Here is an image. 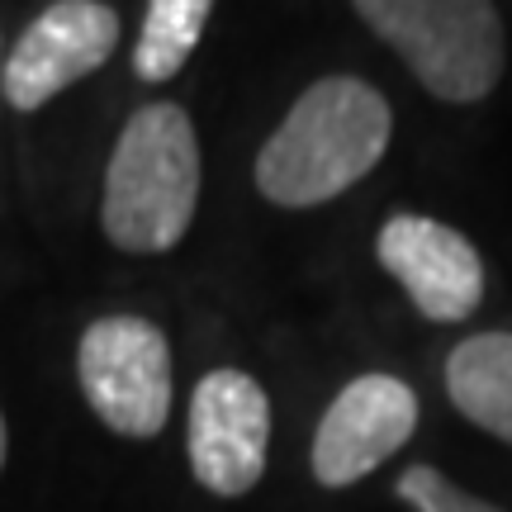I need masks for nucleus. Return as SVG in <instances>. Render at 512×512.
Masks as SVG:
<instances>
[{
    "mask_svg": "<svg viewBox=\"0 0 512 512\" xmlns=\"http://www.w3.org/2000/svg\"><path fill=\"white\" fill-rule=\"evenodd\" d=\"M200 209V138L181 105L157 100L128 114L105 166L100 228L128 256H162Z\"/></svg>",
    "mask_w": 512,
    "mask_h": 512,
    "instance_id": "nucleus-2",
    "label": "nucleus"
},
{
    "mask_svg": "<svg viewBox=\"0 0 512 512\" xmlns=\"http://www.w3.org/2000/svg\"><path fill=\"white\" fill-rule=\"evenodd\" d=\"M119 48V15L105 0H53L5 57V105L43 110L53 95L100 72Z\"/></svg>",
    "mask_w": 512,
    "mask_h": 512,
    "instance_id": "nucleus-7",
    "label": "nucleus"
},
{
    "mask_svg": "<svg viewBox=\"0 0 512 512\" xmlns=\"http://www.w3.org/2000/svg\"><path fill=\"white\" fill-rule=\"evenodd\" d=\"M0 100H5V57H0Z\"/></svg>",
    "mask_w": 512,
    "mask_h": 512,
    "instance_id": "nucleus-13",
    "label": "nucleus"
},
{
    "mask_svg": "<svg viewBox=\"0 0 512 512\" xmlns=\"http://www.w3.org/2000/svg\"><path fill=\"white\" fill-rule=\"evenodd\" d=\"M76 380L91 413L114 437L152 441L162 437L176 399L171 342L143 313H105L81 332Z\"/></svg>",
    "mask_w": 512,
    "mask_h": 512,
    "instance_id": "nucleus-4",
    "label": "nucleus"
},
{
    "mask_svg": "<svg viewBox=\"0 0 512 512\" xmlns=\"http://www.w3.org/2000/svg\"><path fill=\"white\" fill-rule=\"evenodd\" d=\"M5 451H10V432H5V413H0V470H5Z\"/></svg>",
    "mask_w": 512,
    "mask_h": 512,
    "instance_id": "nucleus-12",
    "label": "nucleus"
},
{
    "mask_svg": "<svg viewBox=\"0 0 512 512\" xmlns=\"http://www.w3.org/2000/svg\"><path fill=\"white\" fill-rule=\"evenodd\" d=\"M214 0H147L143 34L133 43V72L143 81H171L195 57Z\"/></svg>",
    "mask_w": 512,
    "mask_h": 512,
    "instance_id": "nucleus-10",
    "label": "nucleus"
},
{
    "mask_svg": "<svg viewBox=\"0 0 512 512\" xmlns=\"http://www.w3.org/2000/svg\"><path fill=\"white\" fill-rule=\"evenodd\" d=\"M375 256L427 323H465L484 304V256L451 223L389 214L375 238Z\"/></svg>",
    "mask_w": 512,
    "mask_h": 512,
    "instance_id": "nucleus-8",
    "label": "nucleus"
},
{
    "mask_svg": "<svg viewBox=\"0 0 512 512\" xmlns=\"http://www.w3.org/2000/svg\"><path fill=\"white\" fill-rule=\"evenodd\" d=\"M418 394L399 375H356V380L328 403L313 432V479L323 489H351L375 475L389 456H399L418 432Z\"/></svg>",
    "mask_w": 512,
    "mask_h": 512,
    "instance_id": "nucleus-6",
    "label": "nucleus"
},
{
    "mask_svg": "<svg viewBox=\"0 0 512 512\" xmlns=\"http://www.w3.org/2000/svg\"><path fill=\"white\" fill-rule=\"evenodd\" d=\"M271 451V394L238 366L209 370L190 394L185 460L204 494L247 498L266 475Z\"/></svg>",
    "mask_w": 512,
    "mask_h": 512,
    "instance_id": "nucleus-5",
    "label": "nucleus"
},
{
    "mask_svg": "<svg viewBox=\"0 0 512 512\" xmlns=\"http://www.w3.org/2000/svg\"><path fill=\"white\" fill-rule=\"evenodd\" d=\"M370 34L403 57L422 91L475 105L498 86L508 48L494 0H351Z\"/></svg>",
    "mask_w": 512,
    "mask_h": 512,
    "instance_id": "nucleus-3",
    "label": "nucleus"
},
{
    "mask_svg": "<svg viewBox=\"0 0 512 512\" xmlns=\"http://www.w3.org/2000/svg\"><path fill=\"white\" fill-rule=\"evenodd\" d=\"M394 138V114L361 76H318L256 152V190L280 209H313L366 181Z\"/></svg>",
    "mask_w": 512,
    "mask_h": 512,
    "instance_id": "nucleus-1",
    "label": "nucleus"
},
{
    "mask_svg": "<svg viewBox=\"0 0 512 512\" xmlns=\"http://www.w3.org/2000/svg\"><path fill=\"white\" fill-rule=\"evenodd\" d=\"M394 498L413 512H503L489 498L460 489L451 475H441L437 465H408L399 479H394Z\"/></svg>",
    "mask_w": 512,
    "mask_h": 512,
    "instance_id": "nucleus-11",
    "label": "nucleus"
},
{
    "mask_svg": "<svg viewBox=\"0 0 512 512\" xmlns=\"http://www.w3.org/2000/svg\"><path fill=\"white\" fill-rule=\"evenodd\" d=\"M446 394L460 418L512 446V332H475L446 356Z\"/></svg>",
    "mask_w": 512,
    "mask_h": 512,
    "instance_id": "nucleus-9",
    "label": "nucleus"
}]
</instances>
